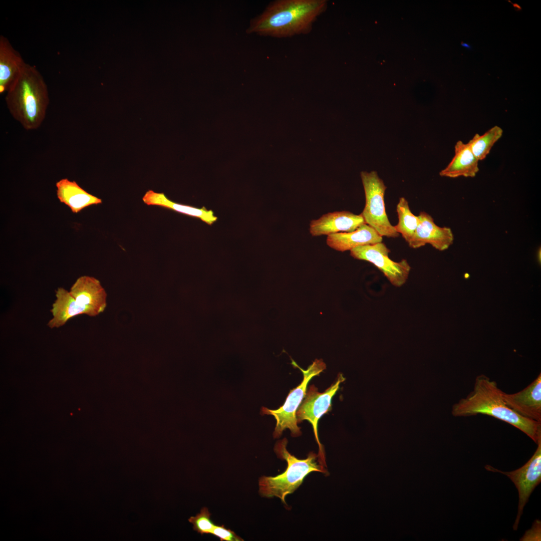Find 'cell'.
Returning a JSON list of instances; mask_svg holds the SVG:
<instances>
[{"mask_svg":"<svg viewBox=\"0 0 541 541\" xmlns=\"http://www.w3.org/2000/svg\"><path fill=\"white\" fill-rule=\"evenodd\" d=\"M503 391L495 381L481 374L477 376L472 390L452 407L454 416L488 415L518 429L535 443L541 438V422L524 418L508 407Z\"/></svg>","mask_w":541,"mask_h":541,"instance_id":"2","label":"cell"},{"mask_svg":"<svg viewBox=\"0 0 541 541\" xmlns=\"http://www.w3.org/2000/svg\"><path fill=\"white\" fill-rule=\"evenodd\" d=\"M328 7L326 0H277L253 19L248 34L282 38L306 35Z\"/></svg>","mask_w":541,"mask_h":541,"instance_id":"1","label":"cell"},{"mask_svg":"<svg viewBox=\"0 0 541 541\" xmlns=\"http://www.w3.org/2000/svg\"><path fill=\"white\" fill-rule=\"evenodd\" d=\"M26 63L7 38L0 36V93L7 92Z\"/></svg>","mask_w":541,"mask_h":541,"instance_id":"15","label":"cell"},{"mask_svg":"<svg viewBox=\"0 0 541 541\" xmlns=\"http://www.w3.org/2000/svg\"><path fill=\"white\" fill-rule=\"evenodd\" d=\"M299 368L303 374V381L297 387L290 390L284 404L275 410L264 407L261 408L262 414L271 415L276 420L273 433L275 438L280 437L286 429L291 431L293 437L302 434L301 428L298 426L297 410L306 395L309 381L314 376L319 375L326 368V365L322 360H316L307 370Z\"/></svg>","mask_w":541,"mask_h":541,"instance_id":"5","label":"cell"},{"mask_svg":"<svg viewBox=\"0 0 541 541\" xmlns=\"http://www.w3.org/2000/svg\"><path fill=\"white\" fill-rule=\"evenodd\" d=\"M364 223L365 222L361 214L357 215L347 211H335L312 220L309 230L313 236L329 235L353 231Z\"/></svg>","mask_w":541,"mask_h":541,"instance_id":"13","label":"cell"},{"mask_svg":"<svg viewBox=\"0 0 541 541\" xmlns=\"http://www.w3.org/2000/svg\"><path fill=\"white\" fill-rule=\"evenodd\" d=\"M398 222L394 226L396 231L400 233L405 241L408 242L413 236L419 223L418 216L414 215L409 207L407 200L403 197L400 198L396 207Z\"/></svg>","mask_w":541,"mask_h":541,"instance_id":"20","label":"cell"},{"mask_svg":"<svg viewBox=\"0 0 541 541\" xmlns=\"http://www.w3.org/2000/svg\"><path fill=\"white\" fill-rule=\"evenodd\" d=\"M503 133L502 129L494 126L483 135H474L467 143L475 157L479 161L485 158L493 145L500 138Z\"/></svg>","mask_w":541,"mask_h":541,"instance_id":"21","label":"cell"},{"mask_svg":"<svg viewBox=\"0 0 541 541\" xmlns=\"http://www.w3.org/2000/svg\"><path fill=\"white\" fill-rule=\"evenodd\" d=\"M361 177L365 195V205L361 214L365 223L374 228L381 236L399 237L386 213L384 195L387 187L377 172L362 171Z\"/></svg>","mask_w":541,"mask_h":541,"instance_id":"6","label":"cell"},{"mask_svg":"<svg viewBox=\"0 0 541 541\" xmlns=\"http://www.w3.org/2000/svg\"><path fill=\"white\" fill-rule=\"evenodd\" d=\"M461 46L462 47L465 48H466L467 49H468V50H472V46L471 45H470L469 44H468V43H465V42H461Z\"/></svg>","mask_w":541,"mask_h":541,"instance_id":"25","label":"cell"},{"mask_svg":"<svg viewBox=\"0 0 541 541\" xmlns=\"http://www.w3.org/2000/svg\"><path fill=\"white\" fill-rule=\"evenodd\" d=\"M455 154L451 162L439 172L441 176L456 178L475 177L479 171L478 161L468 143L459 140L455 145Z\"/></svg>","mask_w":541,"mask_h":541,"instance_id":"17","label":"cell"},{"mask_svg":"<svg viewBox=\"0 0 541 541\" xmlns=\"http://www.w3.org/2000/svg\"><path fill=\"white\" fill-rule=\"evenodd\" d=\"M59 201L67 205L75 213L85 208L102 203V200L83 189L75 181L63 178L56 183Z\"/></svg>","mask_w":541,"mask_h":541,"instance_id":"16","label":"cell"},{"mask_svg":"<svg viewBox=\"0 0 541 541\" xmlns=\"http://www.w3.org/2000/svg\"><path fill=\"white\" fill-rule=\"evenodd\" d=\"M70 293L84 314L95 317L106 308L107 293L100 281L94 277H79L71 287Z\"/></svg>","mask_w":541,"mask_h":541,"instance_id":"10","label":"cell"},{"mask_svg":"<svg viewBox=\"0 0 541 541\" xmlns=\"http://www.w3.org/2000/svg\"><path fill=\"white\" fill-rule=\"evenodd\" d=\"M211 534L219 538L220 540L225 541H242L243 539L237 535L233 531L226 528L224 525H215Z\"/></svg>","mask_w":541,"mask_h":541,"instance_id":"23","label":"cell"},{"mask_svg":"<svg viewBox=\"0 0 541 541\" xmlns=\"http://www.w3.org/2000/svg\"><path fill=\"white\" fill-rule=\"evenodd\" d=\"M211 513L208 509L203 507L199 513L188 518L189 522L193 524V529L201 535L210 534L215 524L210 519Z\"/></svg>","mask_w":541,"mask_h":541,"instance_id":"22","label":"cell"},{"mask_svg":"<svg viewBox=\"0 0 541 541\" xmlns=\"http://www.w3.org/2000/svg\"><path fill=\"white\" fill-rule=\"evenodd\" d=\"M502 395L507 406L518 415L541 422L540 373L522 390Z\"/></svg>","mask_w":541,"mask_h":541,"instance_id":"12","label":"cell"},{"mask_svg":"<svg viewBox=\"0 0 541 541\" xmlns=\"http://www.w3.org/2000/svg\"><path fill=\"white\" fill-rule=\"evenodd\" d=\"M537 448L531 457L521 467L512 471H502L487 465L485 468L490 471L505 475L513 482L518 492V505L517 516L513 525L516 530L523 508L527 502L532 492L541 482V438Z\"/></svg>","mask_w":541,"mask_h":541,"instance_id":"9","label":"cell"},{"mask_svg":"<svg viewBox=\"0 0 541 541\" xmlns=\"http://www.w3.org/2000/svg\"><path fill=\"white\" fill-rule=\"evenodd\" d=\"M6 93V105L13 118L27 130L39 128L50 99L47 84L36 67L26 63Z\"/></svg>","mask_w":541,"mask_h":541,"instance_id":"3","label":"cell"},{"mask_svg":"<svg viewBox=\"0 0 541 541\" xmlns=\"http://www.w3.org/2000/svg\"><path fill=\"white\" fill-rule=\"evenodd\" d=\"M465 278H468V275H467V274H466V275H465Z\"/></svg>","mask_w":541,"mask_h":541,"instance_id":"26","label":"cell"},{"mask_svg":"<svg viewBox=\"0 0 541 541\" xmlns=\"http://www.w3.org/2000/svg\"><path fill=\"white\" fill-rule=\"evenodd\" d=\"M390 252V250L381 242L354 248L350 250V255L355 259L372 263L392 285L400 287L406 282L411 266L404 259L399 262L392 260L388 255Z\"/></svg>","mask_w":541,"mask_h":541,"instance_id":"8","label":"cell"},{"mask_svg":"<svg viewBox=\"0 0 541 541\" xmlns=\"http://www.w3.org/2000/svg\"><path fill=\"white\" fill-rule=\"evenodd\" d=\"M287 444L288 440L285 438L278 441L274 447L278 457L286 461V469L276 476H262L258 480L261 496L268 498L277 497L285 504H287L286 496L294 493L310 473L327 472L326 467L319 463L317 454L311 452L306 458L299 459L288 451Z\"/></svg>","mask_w":541,"mask_h":541,"instance_id":"4","label":"cell"},{"mask_svg":"<svg viewBox=\"0 0 541 541\" xmlns=\"http://www.w3.org/2000/svg\"><path fill=\"white\" fill-rule=\"evenodd\" d=\"M420 221L411 240L408 242L413 248L429 244L435 249L443 251L453 243L454 236L451 228L437 225L432 217L424 211L418 216Z\"/></svg>","mask_w":541,"mask_h":541,"instance_id":"11","label":"cell"},{"mask_svg":"<svg viewBox=\"0 0 541 541\" xmlns=\"http://www.w3.org/2000/svg\"><path fill=\"white\" fill-rule=\"evenodd\" d=\"M383 238L374 228L366 223L350 232H339L328 235L327 244L339 251L351 250L360 246L382 242Z\"/></svg>","mask_w":541,"mask_h":541,"instance_id":"14","label":"cell"},{"mask_svg":"<svg viewBox=\"0 0 541 541\" xmlns=\"http://www.w3.org/2000/svg\"><path fill=\"white\" fill-rule=\"evenodd\" d=\"M143 202L148 205H157L172 209L177 212L200 218L207 224H211L217 218L212 210L204 207L198 208L174 202L169 200L163 193L147 191L143 197Z\"/></svg>","mask_w":541,"mask_h":541,"instance_id":"18","label":"cell"},{"mask_svg":"<svg viewBox=\"0 0 541 541\" xmlns=\"http://www.w3.org/2000/svg\"><path fill=\"white\" fill-rule=\"evenodd\" d=\"M507 2H508L509 3L512 4V5L513 8L514 9L515 11H516L517 12H518V11H520L522 10V8L518 4H517V3H513L512 2L510 1H507Z\"/></svg>","mask_w":541,"mask_h":541,"instance_id":"24","label":"cell"},{"mask_svg":"<svg viewBox=\"0 0 541 541\" xmlns=\"http://www.w3.org/2000/svg\"><path fill=\"white\" fill-rule=\"evenodd\" d=\"M335 382L323 392H319L314 385H311L296 412L298 423L306 420L312 424L319 447L318 461L325 467V453L319 440L318 425L320 418L331 410L332 399L339 389L340 384L345 380L342 374H339Z\"/></svg>","mask_w":541,"mask_h":541,"instance_id":"7","label":"cell"},{"mask_svg":"<svg viewBox=\"0 0 541 541\" xmlns=\"http://www.w3.org/2000/svg\"><path fill=\"white\" fill-rule=\"evenodd\" d=\"M56 300L50 311L53 317L47 324L51 329L62 327L72 318L84 314L70 292L59 288L56 291Z\"/></svg>","mask_w":541,"mask_h":541,"instance_id":"19","label":"cell"}]
</instances>
